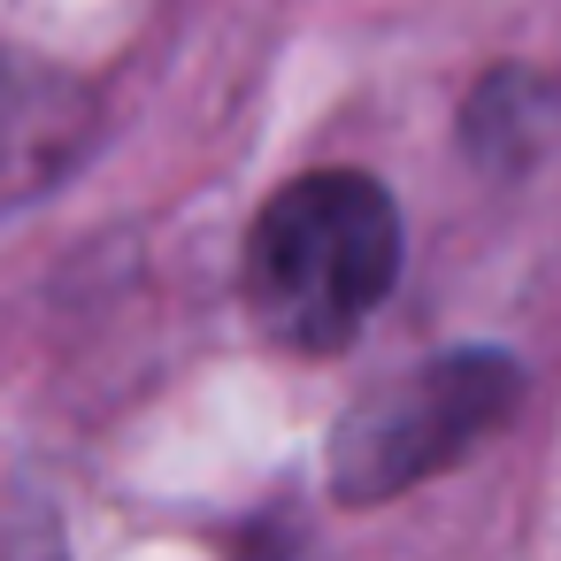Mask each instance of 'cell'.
Returning <instances> with one entry per match:
<instances>
[{"label":"cell","instance_id":"2","mask_svg":"<svg viewBox=\"0 0 561 561\" xmlns=\"http://www.w3.org/2000/svg\"><path fill=\"white\" fill-rule=\"evenodd\" d=\"M523 362L507 346H446L369 400H354L323 438V484L339 507H385L446 469H461L484 438H500L523 408Z\"/></svg>","mask_w":561,"mask_h":561},{"label":"cell","instance_id":"3","mask_svg":"<svg viewBox=\"0 0 561 561\" xmlns=\"http://www.w3.org/2000/svg\"><path fill=\"white\" fill-rule=\"evenodd\" d=\"M101 139V93L39 62L24 47H0V208H24L47 185H62Z\"/></svg>","mask_w":561,"mask_h":561},{"label":"cell","instance_id":"1","mask_svg":"<svg viewBox=\"0 0 561 561\" xmlns=\"http://www.w3.org/2000/svg\"><path fill=\"white\" fill-rule=\"evenodd\" d=\"M400 201L369 170L277 185L239 254V300L285 354H339L400 285Z\"/></svg>","mask_w":561,"mask_h":561},{"label":"cell","instance_id":"4","mask_svg":"<svg viewBox=\"0 0 561 561\" xmlns=\"http://www.w3.org/2000/svg\"><path fill=\"white\" fill-rule=\"evenodd\" d=\"M553 139H561V85L546 70L500 62V70H484L469 85V101H461V154L484 178H530Z\"/></svg>","mask_w":561,"mask_h":561},{"label":"cell","instance_id":"5","mask_svg":"<svg viewBox=\"0 0 561 561\" xmlns=\"http://www.w3.org/2000/svg\"><path fill=\"white\" fill-rule=\"evenodd\" d=\"M0 561H70V530L55 507H24L9 530H0Z\"/></svg>","mask_w":561,"mask_h":561},{"label":"cell","instance_id":"6","mask_svg":"<svg viewBox=\"0 0 561 561\" xmlns=\"http://www.w3.org/2000/svg\"><path fill=\"white\" fill-rule=\"evenodd\" d=\"M231 561H308V546H300V530H293V523L262 515V523H247V530H239V553H231Z\"/></svg>","mask_w":561,"mask_h":561}]
</instances>
